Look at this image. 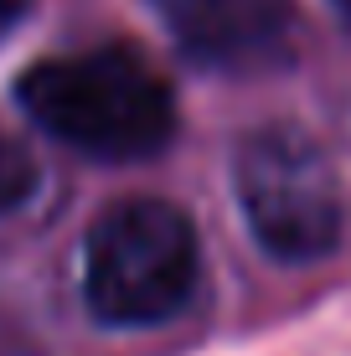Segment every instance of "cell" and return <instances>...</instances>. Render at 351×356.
<instances>
[{
	"label": "cell",
	"mask_w": 351,
	"mask_h": 356,
	"mask_svg": "<svg viewBox=\"0 0 351 356\" xmlns=\"http://www.w3.org/2000/svg\"><path fill=\"white\" fill-rule=\"evenodd\" d=\"M21 108L88 161H150L176 134V93L135 47L42 57L16 83Z\"/></svg>",
	"instance_id": "obj_1"
},
{
	"label": "cell",
	"mask_w": 351,
	"mask_h": 356,
	"mask_svg": "<svg viewBox=\"0 0 351 356\" xmlns=\"http://www.w3.org/2000/svg\"><path fill=\"white\" fill-rule=\"evenodd\" d=\"M197 279V227L176 202L119 196L93 217L83 243V300L93 321L119 330L165 325L191 305Z\"/></svg>",
	"instance_id": "obj_2"
},
{
	"label": "cell",
	"mask_w": 351,
	"mask_h": 356,
	"mask_svg": "<svg viewBox=\"0 0 351 356\" xmlns=\"http://www.w3.org/2000/svg\"><path fill=\"white\" fill-rule=\"evenodd\" d=\"M238 207L263 253L316 264L341 238V181L331 155L295 124L253 129L233 155Z\"/></svg>",
	"instance_id": "obj_3"
},
{
	"label": "cell",
	"mask_w": 351,
	"mask_h": 356,
	"mask_svg": "<svg viewBox=\"0 0 351 356\" xmlns=\"http://www.w3.org/2000/svg\"><path fill=\"white\" fill-rule=\"evenodd\" d=\"M176 47L212 67H253L279 57L295 0H150Z\"/></svg>",
	"instance_id": "obj_4"
},
{
	"label": "cell",
	"mask_w": 351,
	"mask_h": 356,
	"mask_svg": "<svg viewBox=\"0 0 351 356\" xmlns=\"http://www.w3.org/2000/svg\"><path fill=\"white\" fill-rule=\"evenodd\" d=\"M36 181H42V165H36V155H31L10 129H0V217L21 212V207L31 202Z\"/></svg>",
	"instance_id": "obj_5"
},
{
	"label": "cell",
	"mask_w": 351,
	"mask_h": 356,
	"mask_svg": "<svg viewBox=\"0 0 351 356\" xmlns=\"http://www.w3.org/2000/svg\"><path fill=\"white\" fill-rule=\"evenodd\" d=\"M26 10H31V0H0V36H10L26 21Z\"/></svg>",
	"instance_id": "obj_6"
},
{
	"label": "cell",
	"mask_w": 351,
	"mask_h": 356,
	"mask_svg": "<svg viewBox=\"0 0 351 356\" xmlns=\"http://www.w3.org/2000/svg\"><path fill=\"white\" fill-rule=\"evenodd\" d=\"M336 6H341V16H351V0H336Z\"/></svg>",
	"instance_id": "obj_7"
}]
</instances>
